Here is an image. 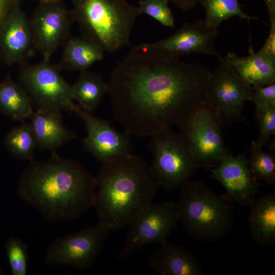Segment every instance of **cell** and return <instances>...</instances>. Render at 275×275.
<instances>
[{
  "label": "cell",
  "mask_w": 275,
  "mask_h": 275,
  "mask_svg": "<svg viewBox=\"0 0 275 275\" xmlns=\"http://www.w3.org/2000/svg\"><path fill=\"white\" fill-rule=\"evenodd\" d=\"M211 73L198 63L132 49L107 82L114 118L124 132L138 137L179 127L206 103Z\"/></svg>",
  "instance_id": "obj_1"
},
{
  "label": "cell",
  "mask_w": 275,
  "mask_h": 275,
  "mask_svg": "<svg viewBox=\"0 0 275 275\" xmlns=\"http://www.w3.org/2000/svg\"><path fill=\"white\" fill-rule=\"evenodd\" d=\"M95 178L78 161L56 151L46 160L30 161L19 178L18 197L51 222L75 219L93 206Z\"/></svg>",
  "instance_id": "obj_2"
},
{
  "label": "cell",
  "mask_w": 275,
  "mask_h": 275,
  "mask_svg": "<svg viewBox=\"0 0 275 275\" xmlns=\"http://www.w3.org/2000/svg\"><path fill=\"white\" fill-rule=\"evenodd\" d=\"M95 178L93 207L98 222L109 230L129 226L160 187L151 166L132 153L101 163Z\"/></svg>",
  "instance_id": "obj_3"
},
{
  "label": "cell",
  "mask_w": 275,
  "mask_h": 275,
  "mask_svg": "<svg viewBox=\"0 0 275 275\" xmlns=\"http://www.w3.org/2000/svg\"><path fill=\"white\" fill-rule=\"evenodd\" d=\"M179 220L186 233L202 242L221 240L233 227L234 202L218 195L204 183L190 180L180 189Z\"/></svg>",
  "instance_id": "obj_4"
},
{
  "label": "cell",
  "mask_w": 275,
  "mask_h": 275,
  "mask_svg": "<svg viewBox=\"0 0 275 275\" xmlns=\"http://www.w3.org/2000/svg\"><path fill=\"white\" fill-rule=\"evenodd\" d=\"M71 12L81 36L105 52L114 53L129 45L138 7L127 0H71Z\"/></svg>",
  "instance_id": "obj_5"
},
{
  "label": "cell",
  "mask_w": 275,
  "mask_h": 275,
  "mask_svg": "<svg viewBox=\"0 0 275 275\" xmlns=\"http://www.w3.org/2000/svg\"><path fill=\"white\" fill-rule=\"evenodd\" d=\"M151 166L159 185L167 191L180 189L191 180L199 167L181 133L167 129L152 136Z\"/></svg>",
  "instance_id": "obj_6"
},
{
  "label": "cell",
  "mask_w": 275,
  "mask_h": 275,
  "mask_svg": "<svg viewBox=\"0 0 275 275\" xmlns=\"http://www.w3.org/2000/svg\"><path fill=\"white\" fill-rule=\"evenodd\" d=\"M218 64L209 80L206 103L212 109L222 126L239 122L248 124L242 111L251 101L253 88L239 76L225 60Z\"/></svg>",
  "instance_id": "obj_7"
},
{
  "label": "cell",
  "mask_w": 275,
  "mask_h": 275,
  "mask_svg": "<svg viewBox=\"0 0 275 275\" xmlns=\"http://www.w3.org/2000/svg\"><path fill=\"white\" fill-rule=\"evenodd\" d=\"M57 65L50 61L34 65H20L19 84L38 108L65 111L74 113L77 107L73 102L71 85L61 73Z\"/></svg>",
  "instance_id": "obj_8"
},
{
  "label": "cell",
  "mask_w": 275,
  "mask_h": 275,
  "mask_svg": "<svg viewBox=\"0 0 275 275\" xmlns=\"http://www.w3.org/2000/svg\"><path fill=\"white\" fill-rule=\"evenodd\" d=\"M222 125L205 103L178 128L199 167L215 168L232 155L224 144Z\"/></svg>",
  "instance_id": "obj_9"
},
{
  "label": "cell",
  "mask_w": 275,
  "mask_h": 275,
  "mask_svg": "<svg viewBox=\"0 0 275 275\" xmlns=\"http://www.w3.org/2000/svg\"><path fill=\"white\" fill-rule=\"evenodd\" d=\"M109 229L99 222L58 237L47 248L44 262L48 265H66L87 269L96 264L109 235Z\"/></svg>",
  "instance_id": "obj_10"
},
{
  "label": "cell",
  "mask_w": 275,
  "mask_h": 275,
  "mask_svg": "<svg viewBox=\"0 0 275 275\" xmlns=\"http://www.w3.org/2000/svg\"><path fill=\"white\" fill-rule=\"evenodd\" d=\"M178 220L177 203L171 201L152 202L129 225L125 243L116 258L125 259L145 245L167 241Z\"/></svg>",
  "instance_id": "obj_11"
},
{
  "label": "cell",
  "mask_w": 275,
  "mask_h": 275,
  "mask_svg": "<svg viewBox=\"0 0 275 275\" xmlns=\"http://www.w3.org/2000/svg\"><path fill=\"white\" fill-rule=\"evenodd\" d=\"M218 35L217 28L198 20L184 22L180 28L167 38L155 42L142 43L134 46L132 49L179 58L192 53H201L214 56L218 59L222 57L214 45Z\"/></svg>",
  "instance_id": "obj_12"
},
{
  "label": "cell",
  "mask_w": 275,
  "mask_h": 275,
  "mask_svg": "<svg viewBox=\"0 0 275 275\" xmlns=\"http://www.w3.org/2000/svg\"><path fill=\"white\" fill-rule=\"evenodd\" d=\"M29 19L35 48L49 61L70 35L72 13L62 3H40Z\"/></svg>",
  "instance_id": "obj_13"
},
{
  "label": "cell",
  "mask_w": 275,
  "mask_h": 275,
  "mask_svg": "<svg viewBox=\"0 0 275 275\" xmlns=\"http://www.w3.org/2000/svg\"><path fill=\"white\" fill-rule=\"evenodd\" d=\"M74 114L81 119L87 132L82 140L84 149L101 163L132 153L130 135L117 131L109 121L95 117L79 104Z\"/></svg>",
  "instance_id": "obj_14"
},
{
  "label": "cell",
  "mask_w": 275,
  "mask_h": 275,
  "mask_svg": "<svg viewBox=\"0 0 275 275\" xmlns=\"http://www.w3.org/2000/svg\"><path fill=\"white\" fill-rule=\"evenodd\" d=\"M36 51L29 23L16 2L0 20V54L7 65L28 63Z\"/></svg>",
  "instance_id": "obj_15"
},
{
  "label": "cell",
  "mask_w": 275,
  "mask_h": 275,
  "mask_svg": "<svg viewBox=\"0 0 275 275\" xmlns=\"http://www.w3.org/2000/svg\"><path fill=\"white\" fill-rule=\"evenodd\" d=\"M210 177L219 182L226 188V195L239 205L250 207L260 194V183L251 174L245 153L225 158L219 166L207 169Z\"/></svg>",
  "instance_id": "obj_16"
},
{
  "label": "cell",
  "mask_w": 275,
  "mask_h": 275,
  "mask_svg": "<svg viewBox=\"0 0 275 275\" xmlns=\"http://www.w3.org/2000/svg\"><path fill=\"white\" fill-rule=\"evenodd\" d=\"M149 256L147 263L162 275H203L204 271L194 255L185 248L167 241Z\"/></svg>",
  "instance_id": "obj_17"
},
{
  "label": "cell",
  "mask_w": 275,
  "mask_h": 275,
  "mask_svg": "<svg viewBox=\"0 0 275 275\" xmlns=\"http://www.w3.org/2000/svg\"><path fill=\"white\" fill-rule=\"evenodd\" d=\"M30 119L40 149L56 151L64 144L77 139L76 134L64 125L60 110L38 108Z\"/></svg>",
  "instance_id": "obj_18"
},
{
  "label": "cell",
  "mask_w": 275,
  "mask_h": 275,
  "mask_svg": "<svg viewBox=\"0 0 275 275\" xmlns=\"http://www.w3.org/2000/svg\"><path fill=\"white\" fill-rule=\"evenodd\" d=\"M224 59L253 89L275 84V60L255 52L251 47L246 57L230 52Z\"/></svg>",
  "instance_id": "obj_19"
},
{
  "label": "cell",
  "mask_w": 275,
  "mask_h": 275,
  "mask_svg": "<svg viewBox=\"0 0 275 275\" xmlns=\"http://www.w3.org/2000/svg\"><path fill=\"white\" fill-rule=\"evenodd\" d=\"M248 217L251 237L261 247L275 241V194L255 198Z\"/></svg>",
  "instance_id": "obj_20"
},
{
  "label": "cell",
  "mask_w": 275,
  "mask_h": 275,
  "mask_svg": "<svg viewBox=\"0 0 275 275\" xmlns=\"http://www.w3.org/2000/svg\"><path fill=\"white\" fill-rule=\"evenodd\" d=\"M63 45L61 60L57 65L61 70H88L104 57L105 52L99 46L82 36L70 35Z\"/></svg>",
  "instance_id": "obj_21"
},
{
  "label": "cell",
  "mask_w": 275,
  "mask_h": 275,
  "mask_svg": "<svg viewBox=\"0 0 275 275\" xmlns=\"http://www.w3.org/2000/svg\"><path fill=\"white\" fill-rule=\"evenodd\" d=\"M33 103L19 82L8 74L0 81V111L15 121L24 122L34 112Z\"/></svg>",
  "instance_id": "obj_22"
},
{
  "label": "cell",
  "mask_w": 275,
  "mask_h": 275,
  "mask_svg": "<svg viewBox=\"0 0 275 275\" xmlns=\"http://www.w3.org/2000/svg\"><path fill=\"white\" fill-rule=\"evenodd\" d=\"M107 91V83L100 74L88 70L80 71L77 79L71 85L73 100H76L80 106L92 113Z\"/></svg>",
  "instance_id": "obj_23"
},
{
  "label": "cell",
  "mask_w": 275,
  "mask_h": 275,
  "mask_svg": "<svg viewBox=\"0 0 275 275\" xmlns=\"http://www.w3.org/2000/svg\"><path fill=\"white\" fill-rule=\"evenodd\" d=\"M5 145L10 153L20 160L33 159L38 148L37 140L31 123L24 122L13 128L6 135Z\"/></svg>",
  "instance_id": "obj_24"
},
{
  "label": "cell",
  "mask_w": 275,
  "mask_h": 275,
  "mask_svg": "<svg viewBox=\"0 0 275 275\" xmlns=\"http://www.w3.org/2000/svg\"><path fill=\"white\" fill-rule=\"evenodd\" d=\"M199 2L206 11L205 19L207 24L217 28L224 21L233 16L250 22L251 19H258L244 13L238 0H199Z\"/></svg>",
  "instance_id": "obj_25"
},
{
  "label": "cell",
  "mask_w": 275,
  "mask_h": 275,
  "mask_svg": "<svg viewBox=\"0 0 275 275\" xmlns=\"http://www.w3.org/2000/svg\"><path fill=\"white\" fill-rule=\"evenodd\" d=\"M255 140L252 141L251 154L247 159L251 174L257 181H263L265 183H275V153H266L262 149Z\"/></svg>",
  "instance_id": "obj_26"
},
{
  "label": "cell",
  "mask_w": 275,
  "mask_h": 275,
  "mask_svg": "<svg viewBox=\"0 0 275 275\" xmlns=\"http://www.w3.org/2000/svg\"><path fill=\"white\" fill-rule=\"evenodd\" d=\"M13 275H26L28 272L27 245L19 237L9 238L5 244Z\"/></svg>",
  "instance_id": "obj_27"
},
{
  "label": "cell",
  "mask_w": 275,
  "mask_h": 275,
  "mask_svg": "<svg viewBox=\"0 0 275 275\" xmlns=\"http://www.w3.org/2000/svg\"><path fill=\"white\" fill-rule=\"evenodd\" d=\"M168 3V0H141L138 7L141 15L146 14L163 26L174 28V17Z\"/></svg>",
  "instance_id": "obj_28"
},
{
  "label": "cell",
  "mask_w": 275,
  "mask_h": 275,
  "mask_svg": "<svg viewBox=\"0 0 275 275\" xmlns=\"http://www.w3.org/2000/svg\"><path fill=\"white\" fill-rule=\"evenodd\" d=\"M255 117L259 128L256 142L261 147L267 146L275 134V106L256 107Z\"/></svg>",
  "instance_id": "obj_29"
},
{
  "label": "cell",
  "mask_w": 275,
  "mask_h": 275,
  "mask_svg": "<svg viewBox=\"0 0 275 275\" xmlns=\"http://www.w3.org/2000/svg\"><path fill=\"white\" fill-rule=\"evenodd\" d=\"M253 89L251 101L256 107L275 106V84Z\"/></svg>",
  "instance_id": "obj_30"
},
{
  "label": "cell",
  "mask_w": 275,
  "mask_h": 275,
  "mask_svg": "<svg viewBox=\"0 0 275 275\" xmlns=\"http://www.w3.org/2000/svg\"><path fill=\"white\" fill-rule=\"evenodd\" d=\"M269 35L262 47L258 50L264 55L275 60V21L270 22Z\"/></svg>",
  "instance_id": "obj_31"
},
{
  "label": "cell",
  "mask_w": 275,
  "mask_h": 275,
  "mask_svg": "<svg viewBox=\"0 0 275 275\" xmlns=\"http://www.w3.org/2000/svg\"><path fill=\"white\" fill-rule=\"evenodd\" d=\"M199 0H168L176 7L183 11L188 10L194 8Z\"/></svg>",
  "instance_id": "obj_32"
},
{
  "label": "cell",
  "mask_w": 275,
  "mask_h": 275,
  "mask_svg": "<svg viewBox=\"0 0 275 275\" xmlns=\"http://www.w3.org/2000/svg\"><path fill=\"white\" fill-rule=\"evenodd\" d=\"M19 0H0V20L12 6Z\"/></svg>",
  "instance_id": "obj_33"
},
{
  "label": "cell",
  "mask_w": 275,
  "mask_h": 275,
  "mask_svg": "<svg viewBox=\"0 0 275 275\" xmlns=\"http://www.w3.org/2000/svg\"><path fill=\"white\" fill-rule=\"evenodd\" d=\"M265 4L270 21H275V0H263Z\"/></svg>",
  "instance_id": "obj_34"
},
{
  "label": "cell",
  "mask_w": 275,
  "mask_h": 275,
  "mask_svg": "<svg viewBox=\"0 0 275 275\" xmlns=\"http://www.w3.org/2000/svg\"><path fill=\"white\" fill-rule=\"evenodd\" d=\"M40 3H62L63 0H38Z\"/></svg>",
  "instance_id": "obj_35"
},
{
  "label": "cell",
  "mask_w": 275,
  "mask_h": 275,
  "mask_svg": "<svg viewBox=\"0 0 275 275\" xmlns=\"http://www.w3.org/2000/svg\"><path fill=\"white\" fill-rule=\"evenodd\" d=\"M4 274V272L3 270V269L0 267V275H3Z\"/></svg>",
  "instance_id": "obj_36"
},
{
  "label": "cell",
  "mask_w": 275,
  "mask_h": 275,
  "mask_svg": "<svg viewBox=\"0 0 275 275\" xmlns=\"http://www.w3.org/2000/svg\"><path fill=\"white\" fill-rule=\"evenodd\" d=\"M1 61H2V58H1V54H0V62H1Z\"/></svg>",
  "instance_id": "obj_37"
}]
</instances>
